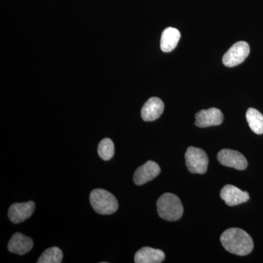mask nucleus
I'll return each mask as SVG.
<instances>
[{
	"instance_id": "nucleus-1",
	"label": "nucleus",
	"mask_w": 263,
	"mask_h": 263,
	"mask_svg": "<svg viewBox=\"0 0 263 263\" xmlns=\"http://www.w3.org/2000/svg\"><path fill=\"white\" fill-rule=\"evenodd\" d=\"M220 240L221 245L228 252L236 255H247L254 249L252 237L240 228H230L226 230L221 234Z\"/></svg>"
},
{
	"instance_id": "nucleus-2",
	"label": "nucleus",
	"mask_w": 263,
	"mask_h": 263,
	"mask_svg": "<svg viewBox=\"0 0 263 263\" xmlns=\"http://www.w3.org/2000/svg\"><path fill=\"white\" fill-rule=\"evenodd\" d=\"M159 216L164 220H179L183 215V207L179 197L172 193H164L157 202Z\"/></svg>"
},
{
	"instance_id": "nucleus-3",
	"label": "nucleus",
	"mask_w": 263,
	"mask_h": 263,
	"mask_svg": "<svg viewBox=\"0 0 263 263\" xmlns=\"http://www.w3.org/2000/svg\"><path fill=\"white\" fill-rule=\"evenodd\" d=\"M90 203L99 214L110 215L118 210L119 202L115 196L107 190L95 189L90 194Z\"/></svg>"
},
{
	"instance_id": "nucleus-4",
	"label": "nucleus",
	"mask_w": 263,
	"mask_h": 263,
	"mask_svg": "<svg viewBox=\"0 0 263 263\" xmlns=\"http://www.w3.org/2000/svg\"><path fill=\"white\" fill-rule=\"evenodd\" d=\"M186 167L192 174H203L207 171L209 157L205 151L195 147H189L185 154Z\"/></svg>"
},
{
	"instance_id": "nucleus-5",
	"label": "nucleus",
	"mask_w": 263,
	"mask_h": 263,
	"mask_svg": "<svg viewBox=\"0 0 263 263\" xmlns=\"http://www.w3.org/2000/svg\"><path fill=\"white\" fill-rule=\"evenodd\" d=\"M250 53L249 45L245 41L235 43L228 51L224 53L222 62L226 67H233L245 62Z\"/></svg>"
},
{
	"instance_id": "nucleus-6",
	"label": "nucleus",
	"mask_w": 263,
	"mask_h": 263,
	"mask_svg": "<svg viewBox=\"0 0 263 263\" xmlns=\"http://www.w3.org/2000/svg\"><path fill=\"white\" fill-rule=\"evenodd\" d=\"M217 160L222 165L233 167L238 171H243L248 165V162L245 156L237 151L228 148L221 150L218 153Z\"/></svg>"
},
{
	"instance_id": "nucleus-7",
	"label": "nucleus",
	"mask_w": 263,
	"mask_h": 263,
	"mask_svg": "<svg viewBox=\"0 0 263 263\" xmlns=\"http://www.w3.org/2000/svg\"><path fill=\"white\" fill-rule=\"evenodd\" d=\"M160 173V165L154 161L149 160L138 167L133 176V181L136 185L141 186L155 179Z\"/></svg>"
},
{
	"instance_id": "nucleus-8",
	"label": "nucleus",
	"mask_w": 263,
	"mask_h": 263,
	"mask_svg": "<svg viewBox=\"0 0 263 263\" xmlns=\"http://www.w3.org/2000/svg\"><path fill=\"white\" fill-rule=\"evenodd\" d=\"M195 125L204 128L220 125L224 120V116L219 109L212 108L200 110L195 115Z\"/></svg>"
},
{
	"instance_id": "nucleus-9",
	"label": "nucleus",
	"mask_w": 263,
	"mask_h": 263,
	"mask_svg": "<svg viewBox=\"0 0 263 263\" xmlns=\"http://www.w3.org/2000/svg\"><path fill=\"white\" fill-rule=\"evenodd\" d=\"M35 209V204L33 201L14 203L8 210V217L13 224H19L29 219Z\"/></svg>"
},
{
	"instance_id": "nucleus-10",
	"label": "nucleus",
	"mask_w": 263,
	"mask_h": 263,
	"mask_svg": "<svg viewBox=\"0 0 263 263\" xmlns=\"http://www.w3.org/2000/svg\"><path fill=\"white\" fill-rule=\"evenodd\" d=\"M221 200H224L228 206H235L248 201L249 195L233 185H226L220 192Z\"/></svg>"
},
{
	"instance_id": "nucleus-11",
	"label": "nucleus",
	"mask_w": 263,
	"mask_h": 263,
	"mask_svg": "<svg viewBox=\"0 0 263 263\" xmlns=\"http://www.w3.org/2000/svg\"><path fill=\"white\" fill-rule=\"evenodd\" d=\"M163 110L164 103L160 98H150L142 108V119L146 122H153L162 116Z\"/></svg>"
},
{
	"instance_id": "nucleus-12",
	"label": "nucleus",
	"mask_w": 263,
	"mask_h": 263,
	"mask_svg": "<svg viewBox=\"0 0 263 263\" xmlns=\"http://www.w3.org/2000/svg\"><path fill=\"white\" fill-rule=\"evenodd\" d=\"M33 245L34 243L32 238L22 233H17L12 236L8 243V248L11 253L24 255L30 252Z\"/></svg>"
},
{
	"instance_id": "nucleus-13",
	"label": "nucleus",
	"mask_w": 263,
	"mask_h": 263,
	"mask_svg": "<svg viewBox=\"0 0 263 263\" xmlns=\"http://www.w3.org/2000/svg\"><path fill=\"white\" fill-rule=\"evenodd\" d=\"M165 254L160 249L143 247L135 255L136 263H160L163 262Z\"/></svg>"
},
{
	"instance_id": "nucleus-14",
	"label": "nucleus",
	"mask_w": 263,
	"mask_h": 263,
	"mask_svg": "<svg viewBox=\"0 0 263 263\" xmlns=\"http://www.w3.org/2000/svg\"><path fill=\"white\" fill-rule=\"evenodd\" d=\"M181 33L177 29L168 27L164 29L161 36L160 48L162 51L169 53L177 46Z\"/></svg>"
},
{
	"instance_id": "nucleus-15",
	"label": "nucleus",
	"mask_w": 263,
	"mask_h": 263,
	"mask_svg": "<svg viewBox=\"0 0 263 263\" xmlns=\"http://www.w3.org/2000/svg\"><path fill=\"white\" fill-rule=\"evenodd\" d=\"M246 117L249 127L254 133L263 134V116L260 112L254 108H249Z\"/></svg>"
},
{
	"instance_id": "nucleus-16",
	"label": "nucleus",
	"mask_w": 263,
	"mask_h": 263,
	"mask_svg": "<svg viewBox=\"0 0 263 263\" xmlns=\"http://www.w3.org/2000/svg\"><path fill=\"white\" fill-rule=\"evenodd\" d=\"M63 258V253L58 247H51L46 249L40 257L37 263H60Z\"/></svg>"
},
{
	"instance_id": "nucleus-17",
	"label": "nucleus",
	"mask_w": 263,
	"mask_h": 263,
	"mask_svg": "<svg viewBox=\"0 0 263 263\" xmlns=\"http://www.w3.org/2000/svg\"><path fill=\"white\" fill-rule=\"evenodd\" d=\"M115 154L114 142L110 138H105L100 141L98 146V155L102 160L108 161L113 158Z\"/></svg>"
}]
</instances>
